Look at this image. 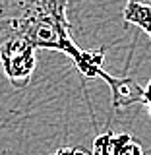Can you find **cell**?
<instances>
[{"instance_id": "cell-3", "label": "cell", "mask_w": 151, "mask_h": 155, "mask_svg": "<svg viewBox=\"0 0 151 155\" xmlns=\"http://www.w3.org/2000/svg\"><path fill=\"white\" fill-rule=\"evenodd\" d=\"M93 155H143L140 143H136L130 136H116L107 132L95 140Z\"/></svg>"}, {"instance_id": "cell-2", "label": "cell", "mask_w": 151, "mask_h": 155, "mask_svg": "<svg viewBox=\"0 0 151 155\" xmlns=\"http://www.w3.org/2000/svg\"><path fill=\"white\" fill-rule=\"evenodd\" d=\"M37 48L23 35L0 25V70L16 89L29 85L37 66Z\"/></svg>"}, {"instance_id": "cell-5", "label": "cell", "mask_w": 151, "mask_h": 155, "mask_svg": "<svg viewBox=\"0 0 151 155\" xmlns=\"http://www.w3.org/2000/svg\"><path fill=\"white\" fill-rule=\"evenodd\" d=\"M143 101L147 103V107H149V113H151V81H149V87L143 91Z\"/></svg>"}, {"instance_id": "cell-1", "label": "cell", "mask_w": 151, "mask_h": 155, "mask_svg": "<svg viewBox=\"0 0 151 155\" xmlns=\"http://www.w3.org/2000/svg\"><path fill=\"white\" fill-rule=\"evenodd\" d=\"M66 4L68 0H0V25L23 35L35 48H52L72 56L81 74L87 78L101 76L109 81L114 105H122L128 91L101 70L103 52H81L74 43Z\"/></svg>"}, {"instance_id": "cell-4", "label": "cell", "mask_w": 151, "mask_h": 155, "mask_svg": "<svg viewBox=\"0 0 151 155\" xmlns=\"http://www.w3.org/2000/svg\"><path fill=\"white\" fill-rule=\"evenodd\" d=\"M122 18L128 23H134L151 37V4H143L140 0H126Z\"/></svg>"}]
</instances>
